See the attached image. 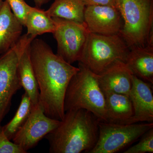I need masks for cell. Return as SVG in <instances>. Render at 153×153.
Wrapping results in <instances>:
<instances>
[{
	"label": "cell",
	"instance_id": "cell-1",
	"mask_svg": "<svg viewBox=\"0 0 153 153\" xmlns=\"http://www.w3.org/2000/svg\"><path fill=\"white\" fill-rule=\"evenodd\" d=\"M30 55L39 88V103L47 117L62 120L66 89L79 68L54 54L41 39L35 38L31 42Z\"/></svg>",
	"mask_w": 153,
	"mask_h": 153
},
{
	"label": "cell",
	"instance_id": "cell-2",
	"mask_svg": "<svg viewBox=\"0 0 153 153\" xmlns=\"http://www.w3.org/2000/svg\"><path fill=\"white\" fill-rule=\"evenodd\" d=\"M98 118L85 109L65 113L57 127L45 136L50 153H88L97 142Z\"/></svg>",
	"mask_w": 153,
	"mask_h": 153
},
{
	"label": "cell",
	"instance_id": "cell-3",
	"mask_svg": "<svg viewBox=\"0 0 153 153\" xmlns=\"http://www.w3.org/2000/svg\"><path fill=\"white\" fill-rule=\"evenodd\" d=\"M79 70L68 83L64 100L65 112L85 109L100 121L106 122L105 97L99 85L97 74L78 62Z\"/></svg>",
	"mask_w": 153,
	"mask_h": 153
},
{
	"label": "cell",
	"instance_id": "cell-4",
	"mask_svg": "<svg viewBox=\"0 0 153 153\" xmlns=\"http://www.w3.org/2000/svg\"><path fill=\"white\" fill-rule=\"evenodd\" d=\"M123 21L120 36L129 48L153 45V0H117Z\"/></svg>",
	"mask_w": 153,
	"mask_h": 153
},
{
	"label": "cell",
	"instance_id": "cell-5",
	"mask_svg": "<svg viewBox=\"0 0 153 153\" xmlns=\"http://www.w3.org/2000/svg\"><path fill=\"white\" fill-rule=\"evenodd\" d=\"M129 50L120 35L105 36L89 33L78 62L99 74L116 62L126 63Z\"/></svg>",
	"mask_w": 153,
	"mask_h": 153
},
{
	"label": "cell",
	"instance_id": "cell-6",
	"mask_svg": "<svg viewBox=\"0 0 153 153\" xmlns=\"http://www.w3.org/2000/svg\"><path fill=\"white\" fill-rule=\"evenodd\" d=\"M152 128L153 123L119 124L100 121L98 140L88 153H117Z\"/></svg>",
	"mask_w": 153,
	"mask_h": 153
},
{
	"label": "cell",
	"instance_id": "cell-7",
	"mask_svg": "<svg viewBox=\"0 0 153 153\" xmlns=\"http://www.w3.org/2000/svg\"><path fill=\"white\" fill-rule=\"evenodd\" d=\"M55 29L52 33L57 45V55L69 64L78 61L89 32L84 23L52 18Z\"/></svg>",
	"mask_w": 153,
	"mask_h": 153
},
{
	"label": "cell",
	"instance_id": "cell-8",
	"mask_svg": "<svg viewBox=\"0 0 153 153\" xmlns=\"http://www.w3.org/2000/svg\"><path fill=\"white\" fill-rule=\"evenodd\" d=\"M19 48L18 41L0 57V127L10 108L13 97L22 88L18 71Z\"/></svg>",
	"mask_w": 153,
	"mask_h": 153
},
{
	"label": "cell",
	"instance_id": "cell-9",
	"mask_svg": "<svg viewBox=\"0 0 153 153\" xmlns=\"http://www.w3.org/2000/svg\"><path fill=\"white\" fill-rule=\"evenodd\" d=\"M60 121L47 117L39 102L33 106L27 120L12 140L28 152L47 134L57 127Z\"/></svg>",
	"mask_w": 153,
	"mask_h": 153
},
{
	"label": "cell",
	"instance_id": "cell-10",
	"mask_svg": "<svg viewBox=\"0 0 153 153\" xmlns=\"http://www.w3.org/2000/svg\"><path fill=\"white\" fill-rule=\"evenodd\" d=\"M84 22L89 33L105 36L120 35L123 26L119 11L112 6H85Z\"/></svg>",
	"mask_w": 153,
	"mask_h": 153
},
{
	"label": "cell",
	"instance_id": "cell-11",
	"mask_svg": "<svg viewBox=\"0 0 153 153\" xmlns=\"http://www.w3.org/2000/svg\"><path fill=\"white\" fill-rule=\"evenodd\" d=\"M34 39L27 34L21 36L19 40L18 63V74L21 85L34 106L39 103L40 98L38 82L30 58V44Z\"/></svg>",
	"mask_w": 153,
	"mask_h": 153
},
{
	"label": "cell",
	"instance_id": "cell-12",
	"mask_svg": "<svg viewBox=\"0 0 153 153\" xmlns=\"http://www.w3.org/2000/svg\"><path fill=\"white\" fill-rule=\"evenodd\" d=\"M129 96L134 115L126 124L153 123V95L150 83L133 75L132 85Z\"/></svg>",
	"mask_w": 153,
	"mask_h": 153
},
{
	"label": "cell",
	"instance_id": "cell-13",
	"mask_svg": "<svg viewBox=\"0 0 153 153\" xmlns=\"http://www.w3.org/2000/svg\"><path fill=\"white\" fill-rule=\"evenodd\" d=\"M132 73L123 61L114 63L102 73L97 74L99 85L104 94L129 95L132 85Z\"/></svg>",
	"mask_w": 153,
	"mask_h": 153
},
{
	"label": "cell",
	"instance_id": "cell-14",
	"mask_svg": "<svg viewBox=\"0 0 153 153\" xmlns=\"http://www.w3.org/2000/svg\"><path fill=\"white\" fill-rule=\"evenodd\" d=\"M23 25L4 1L0 10V54L13 47L21 37Z\"/></svg>",
	"mask_w": 153,
	"mask_h": 153
},
{
	"label": "cell",
	"instance_id": "cell-15",
	"mask_svg": "<svg viewBox=\"0 0 153 153\" xmlns=\"http://www.w3.org/2000/svg\"><path fill=\"white\" fill-rule=\"evenodd\" d=\"M126 63L133 75L153 83V45L130 48Z\"/></svg>",
	"mask_w": 153,
	"mask_h": 153
},
{
	"label": "cell",
	"instance_id": "cell-16",
	"mask_svg": "<svg viewBox=\"0 0 153 153\" xmlns=\"http://www.w3.org/2000/svg\"><path fill=\"white\" fill-rule=\"evenodd\" d=\"M106 122L126 124L134 115V109L129 95L114 93L104 94Z\"/></svg>",
	"mask_w": 153,
	"mask_h": 153
},
{
	"label": "cell",
	"instance_id": "cell-17",
	"mask_svg": "<svg viewBox=\"0 0 153 153\" xmlns=\"http://www.w3.org/2000/svg\"><path fill=\"white\" fill-rule=\"evenodd\" d=\"M85 7L82 0H55L46 12L52 18L84 23Z\"/></svg>",
	"mask_w": 153,
	"mask_h": 153
},
{
	"label": "cell",
	"instance_id": "cell-18",
	"mask_svg": "<svg viewBox=\"0 0 153 153\" xmlns=\"http://www.w3.org/2000/svg\"><path fill=\"white\" fill-rule=\"evenodd\" d=\"M27 28L26 34L33 38L47 33H54L55 23L54 19L46 11L38 7H30L25 20Z\"/></svg>",
	"mask_w": 153,
	"mask_h": 153
},
{
	"label": "cell",
	"instance_id": "cell-19",
	"mask_svg": "<svg viewBox=\"0 0 153 153\" xmlns=\"http://www.w3.org/2000/svg\"><path fill=\"white\" fill-rule=\"evenodd\" d=\"M33 106L30 97L25 92L22 96L20 105L13 118L5 125L1 126L3 131L9 139L12 140L17 132L27 120Z\"/></svg>",
	"mask_w": 153,
	"mask_h": 153
},
{
	"label": "cell",
	"instance_id": "cell-20",
	"mask_svg": "<svg viewBox=\"0 0 153 153\" xmlns=\"http://www.w3.org/2000/svg\"><path fill=\"white\" fill-rule=\"evenodd\" d=\"M138 143L128 149L124 153H153V128L142 136Z\"/></svg>",
	"mask_w": 153,
	"mask_h": 153
},
{
	"label": "cell",
	"instance_id": "cell-21",
	"mask_svg": "<svg viewBox=\"0 0 153 153\" xmlns=\"http://www.w3.org/2000/svg\"><path fill=\"white\" fill-rule=\"evenodd\" d=\"M15 16L25 26L26 16L31 7L24 0H6Z\"/></svg>",
	"mask_w": 153,
	"mask_h": 153
},
{
	"label": "cell",
	"instance_id": "cell-22",
	"mask_svg": "<svg viewBox=\"0 0 153 153\" xmlns=\"http://www.w3.org/2000/svg\"><path fill=\"white\" fill-rule=\"evenodd\" d=\"M9 139L0 127V153H26L22 148Z\"/></svg>",
	"mask_w": 153,
	"mask_h": 153
},
{
	"label": "cell",
	"instance_id": "cell-23",
	"mask_svg": "<svg viewBox=\"0 0 153 153\" xmlns=\"http://www.w3.org/2000/svg\"><path fill=\"white\" fill-rule=\"evenodd\" d=\"M85 6H105L116 7L117 0H82Z\"/></svg>",
	"mask_w": 153,
	"mask_h": 153
},
{
	"label": "cell",
	"instance_id": "cell-24",
	"mask_svg": "<svg viewBox=\"0 0 153 153\" xmlns=\"http://www.w3.org/2000/svg\"><path fill=\"white\" fill-rule=\"evenodd\" d=\"M37 7L40 8L45 4L48 2L49 0H34Z\"/></svg>",
	"mask_w": 153,
	"mask_h": 153
},
{
	"label": "cell",
	"instance_id": "cell-25",
	"mask_svg": "<svg viewBox=\"0 0 153 153\" xmlns=\"http://www.w3.org/2000/svg\"><path fill=\"white\" fill-rule=\"evenodd\" d=\"M3 2L4 1L3 0H0V10H1V9L2 6L3 5Z\"/></svg>",
	"mask_w": 153,
	"mask_h": 153
}]
</instances>
